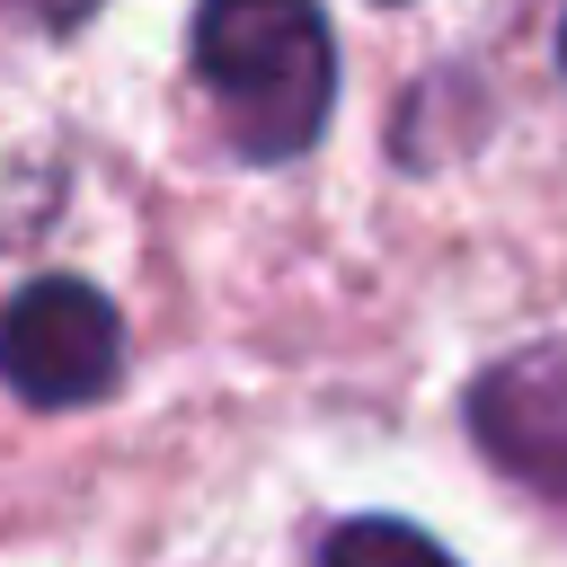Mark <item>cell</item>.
<instances>
[{
    "instance_id": "6da1fadb",
    "label": "cell",
    "mask_w": 567,
    "mask_h": 567,
    "mask_svg": "<svg viewBox=\"0 0 567 567\" xmlns=\"http://www.w3.org/2000/svg\"><path fill=\"white\" fill-rule=\"evenodd\" d=\"M195 80L221 97V124L248 159L310 151L337 97V44H328L319 0H204Z\"/></svg>"
},
{
    "instance_id": "7a4b0ae2",
    "label": "cell",
    "mask_w": 567,
    "mask_h": 567,
    "mask_svg": "<svg viewBox=\"0 0 567 567\" xmlns=\"http://www.w3.org/2000/svg\"><path fill=\"white\" fill-rule=\"evenodd\" d=\"M115 363H124V319L80 275H44L0 310V381L27 408H80L115 381Z\"/></svg>"
},
{
    "instance_id": "3957f363",
    "label": "cell",
    "mask_w": 567,
    "mask_h": 567,
    "mask_svg": "<svg viewBox=\"0 0 567 567\" xmlns=\"http://www.w3.org/2000/svg\"><path fill=\"white\" fill-rule=\"evenodd\" d=\"M470 434L505 478H523L532 496L567 514V337H540L487 363L470 390Z\"/></svg>"
},
{
    "instance_id": "277c9868",
    "label": "cell",
    "mask_w": 567,
    "mask_h": 567,
    "mask_svg": "<svg viewBox=\"0 0 567 567\" xmlns=\"http://www.w3.org/2000/svg\"><path fill=\"white\" fill-rule=\"evenodd\" d=\"M319 567H452L416 523H390V514H363V523H346V532H328V549H319Z\"/></svg>"
},
{
    "instance_id": "5b68a950",
    "label": "cell",
    "mask_w": 567,
    "mask_h": 567,
    "mask_svg": "<svg viewBox=\"0 0 567 567\" xmlns=\"http://www.w3.org/2000/svg\"><path fill=\"white\" fill-rule=\"evenodd\" d=\"M35 9H44V27H71V18L89 9V0H35Z\"/></svg>"
},
{
    "instance_id": "8992f818",
    "label": "cell",
    "mask_w": 567,
    "mask_h": 567,
    "mask_svg": "<svg viewBox=\"0 0 567 567\" xmlns=\"http://www.w3.org/2000/svg\"><path fill=\"white\" fill-rule=\"evenodd\" d=\"M558 53H567V27H558Z\"/></svg>"
}]
</instances>
